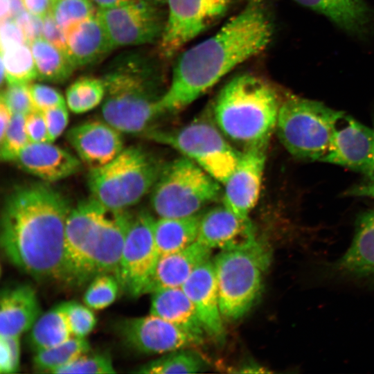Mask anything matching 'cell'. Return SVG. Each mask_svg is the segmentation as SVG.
<instances>
[{"instance_id":"cell-1","label":"cell","mask_w":374,"mask_h":374,"mask_svg":"<svg viewBox=\"0 0 374 374\" xmlns=\"http://www.w3.org/2000/svg\"><path fill=\"white\" fill-rule=\"evenodd\" d=\"M272 34L265 0H247L215 34L179 56L159 102L161 114L191 104L235 67L263 51Z\"/></svg>"},{"instance_id":"cell-2","label":"cell","mask_w":374,"mask_h":374,"mask_svg":"<svg viewBox=\"0 0 374 374\" xmlns=\"http://www.w3.org/2000/svg\"><path fill=\"white\" fill-rule=\"evenodd\" d=\"M71 209L46 183L16 187L6 197L1 217V246L8 259L35 279L62 281Z\"/></svg>"},{"instance_id":"cell-3","label":"cell","mask_w":374,"mask_h":374,"mask_svg":"<svg viewBox=\"0 0 374 374\" xmlns=\"http://www.w3.org/2000/svg\"><path fill=\"white\" fill-rule=\"evenodd\" d=\"M132 213L90 198L71 208L66 223L62 282L80 287L103 274L116 276Z\"/></svg>"},{"instance_id":"cell-4","label":"cell","mask_w":374,"mask_h":374,"mask_svg":"<svg viewBox=\"0 0 374 374\" xmlns=\"http://www.w3.org/2000/svg\"><path fill=\"white\" fill-rule=\"evenodd\" d=\"M105 95L104 121L121 132L148 130L161 115L159 74L151 57L139 50L121 52L105 66L101 76Z\"/></svg>"},{"instance_id":"cell-5","label":"cell","mask_w":374,"mask_h":374,"mask_svg":"<svg viewBox=\"0 0 374 374\" xmlns=\"http://www.w3.org/2000/svg\"><path fill=\"white\" fill-rule=\"evenodd\" d=\"M280 101L265 80L249 73L232 78L218 93L213 107L215 124L244 149L268 145L276 130Z\"/></svg>"},{"instance_id":"cell-6","label":"cell","mask_w":374,"mask_h":374,"mask_svg":"<svg viewBox=\"0 0 374 374\" xmlns=\"http://www.w3.org/2000/svg\"><path fill=\"white\" fill-rule=\"evenodd\" d=\"M164 166L141 148L123 149L109 163L91 168V197L109 209H127L152 190Z\"/></svg>"},{"instance_id":"cell-7","label":"cell","mask_w":374,"mask_h":374,"mask_svg":"<svg viewBox=\"0 0 374 374\" xmlns=\"http://www.w3.org/2000/svg\"><path fill=\"white\" fill-rule=\"evenodd\" d=\"M344 114L321 102L289 96L280 103L276 130L280 142L294 157L320 161Z\"/></svg>"},{"instance_id":"cell-8","label":"cell","mask_w":374,"mask_h":374,"mask_svg":"<svg viewBox=\"0 0 374 374\" xmlns=\"http://www.w3.org/2000/svg\"><path fill=\"white\" fill-rule=\"evenodd\" d=\"M213 261L222 317L237 320L260 294L269 253L257 241L245 248L221 251Z\"/></svg>"},{"instance_id":"cell-9","label":"cell","mask_w":374,"mask_h":374,"mask_svg":"<svg viewBox=\"0 0 374 374\" xmlns=\"http://www.w3.org/2000/svg\"><path fill=\"white\" fill-rule=\"evenodd\" d=\"M218 181L184 157L165 164L151 192L150 204L159 217L200 213L222 196Z\"/></svg>"},{"instance_id":"cell-10","label":"cell","mask_w":374,"mask_h":374,"mask_svg":"<svg viewBox=\"0 0 374 374\" xmlns=\"http://www.w3.org/2000/svg\"><path fill=\"white\" fill-rule=\"evenodd\" d=\"M146 136L181 152L222 185L235 170L241 156L217 125L206 120H197L177 130H148Z\"/></svg>"},{"instance_id":"cell-11","label":"cell","mask_w":374,"mask_h":374,"mask_svg":"<svg viewBox=\"0 0 374 374\" xmlns=\"http://www.w3.org/2000/svg\"><path fill=\"white\" fill-rule=\"evenodd\" d=\"M155 219L147 211L132 213L116 274L121 290L130 296L145 294L160 256L154 237Z\"/></svg>"},{"instance_id":"cell-12","label":"cell","mask_w":374,"mask_h":374,"mask_svg":"<svg viewBox=\"0 0 374 374\" xmlns=\"http://www.w3.org/2000/svg\"><path fill=\"white\" fill-rule=\"evenodd\" d=\"M233 0H167L168 15L159 53L174 56L185 44L221 18Z\"/></svg>"},{"instance_id":"cell-13","label":"cell","mask_w":374,"mask_h":374,"mask_svg":"<svg viewBox=\"0 0 374 374\" xmlns=\"http://www.w3.org/2000/svg\"><path fill=\"white\" fill-rule=\"evenodd\" d=\"M156 5L148 0H132L114 8H98L97 15L114 48L159 42L166 19Z\"/></svg>"},{"instance_id":"cell-14","label":"cell","mask_w":374,"mask_h":374,"mask_svg":"<svg viewBox=\"0 0 374 374\" xmlns=\"http://www.w3.org/2000/svg\"><path fill=\"white\" fill-rule=\"evenodd\" d=\"M115 329L127 347L143 354H166L197 345L184 331L152 314L122 319Z\"/></svg>"},{"instance_id":"cell-15","label":"cell","mask_w":374,"mask_h":374,"mask_svg":"<svg viewBox=\"0 0 374 374\" xmlns=\"http://www.w3.org/2000/svg\"><path fill=\"white\" fill-rule=\"evenodd\" d=\"M267 148L258 145L244 149L237 167L223 185L222 204L241 217H249L258 202Z\"/></svg>"},{"instance_id":"cell-16","label":"cell","mask_w":374,"mask_h":374,"mask_svg":"<svg viewBox=\"0 0 374 374\" xmlns=\"http://www.w3.org/2000/svg\"><path fill=\"white\" fill-rule=\"evenodd\" d=\"M373 153V128L344 114L332 135L326 154L320 161L365 174L371 165Z\"/></svg>"},{"instance_id":"cell-17","label":"cell","mask_w":374,"mask_h":374,"mask_svg":"<svg viewBox=\"0 0 374 374\" xmlns=\"http://www.w3.org/2000/svg\"><path fill=\"white\" fill-rule=\"evenodd\" d=\"M197 241L225 251L249 247L257 240L249 217H241L222 204L202 214Z\"/></svg>"},{"instance_id":"cell-18","label":"cell","mask_w":374,"mask_h":374,"mask_svg":"<svg viewBox=\"0 0 374 374\" xmlns=\"http://www.w3.org/2000/svg\"><path fill=\"white\" fill-rule=\"evenodd\" d=\"M194 305L206 335L222 343L225 339L223 317L213 261L208 259L199 265L181 287Z\"/></svg>"},{"instance_id":"cell-19","label":"cell","mask_w":374,"mask_h":374,"mask_svg":"<svg viewBox=\"0 0 374 374\" xmlns=\"http://www.w3.org/2000/svg\"><path fill=\"white\" fill-rule=\"evenodd\" d=\"M121 132L106 121H89L71 128L69 143L90 168L100 167L114 159L123 148Z\"/></svg>"},{"instance_id":"cell-20","label":"cell","mask_w":374,"mask_h":374,"mask_svg":"<svg viewBox=\"0 0 374 374\" xmlns=\"http://www.w3.org/2000/svg\"><path fill=\"white\" fill-rule=\"evenodd\" d=\"M26 172L47 182H53L77 172L80 161L51 142L28 143L15 161Z\"/></svg>"},{"instance_id":"cell-21","label":"cell","mask_w":374,"mask_h":374,"mask_svg":"<svg viewBox=\"0 0 374 374\" xmlns=\"http://www.w3.org/2000/svg\"><path fill=\"white\" fill-rule=\"evenodd\" d=\"M360 40L374 35V9L365 0H294Z\"/></svg>"},{"instance_id":"cell-22","label":"cell","mask_w":374,"mask_h":374,"mask_svg":"<svg viewBox=\"0 0 374 374\" xmlns=\"http://www.w3.org/2000/svg\"><path fill=\"white\" fill-rule=\"evenodd\" d=\"M64 33L66 53L75 69L100 62L115 48L97 13Z\"/></svg>"},{"instance_id":"cell-23","label":"cell","mask_w":374,"mask_h":374,"mask_svg":"<svg viewBox=\"0 0 374 374\" xmlns=\"http://www.w3.org/2000/svg\"><path fill=\"white\" fill-rule=\"evenodd\" d=\"M35 290L28 285L5 288L0 299V336L20 337L41 315Z\"/></svg>"},{"instance_id":"cell-24","label":"cell","mask_w":374,"mask_h":374,"mask_svg":"<svg viewBox=\"0 0 374 374\" xmlns=\"http://www.w3.org/2000/svg\"><path fill=\"white\" fill-rule=\"evenodd\" d=\"M211 251L196 240L184 249L160 256L145 294L181 287L199 265L211 259Z\"/></svg>"},{"instance_id":"cell-25","label":"cell","mask_w":374,"mask_h":374,"mask_svg":"<svg viewBox=\"0 0 374 374\" xmlns=\"http://www.w3.org/2000/svg\"><path fill=\"white\" fill-rule=\"evenodd\" d=\"M150 314L178 327L191 337L197 345L203 342L206 335L194 305L181 287L153 292Z\"/></svg>"},{"instance_id":"cell-26","label":"cell","mask_w":374,"mask_h":374,"mask_svg":"<svg viewBox=\"0 0 374 374\" xmlns=\"http://www.w3.org/2000/svg\"><path fill=\"white\" fill-rule=\"evenodd\" d=\"M337 266L342 271L355 276L374 274V211L359 219L350 247Z\"/></svg>"},{"instance_id":"cell-27","label":"cell","mask_w":374,"mask_h":374,"mask_svg":"<svg viewBox=\"0 0 374 374\" xmlns=\"http://www.w3.org/2000/svg\"><path fill=\"white\" fill-rule=\"evenodd\" d=\"M202 214L179 217H159L154 237L160 256L184 249L197 239Z\"/></svg>"},{"instance_id":"cell-28","label":"cell","mask_w":374,"mask_h":374,"mask_svg":"<svg viewBox=\"0 0 374 374\" xmlns=\"http://www.w3.org/2000/svg\"><path fill=\"white\" fill-rule=\"evenodd\" d=\"M73 337L66 314L59 304L40 315L29 330L27 341L29 348L35 353L60 344Z\"/></svg>"},{"instance_id":"cell-29","label":"cell","mask_w":374,"mask_h":374,"mask_svg":"<svg viewBox=\"0 0 374 374\" xmlns=\"http://www.w3.org/2000/svg\"><path fill=\"white\" fill-rule=\"evenodd\" d=\"M36 66L37 79L59 83L66 80L75 67L62 51L44 37L30 44Z\"/></svg>"},{"instance_id":"cell-30","label":"cell","mask_w":374,"mask_h":374,"mask_svg":"<svg viewBox=\"0 0 374 374\" xmlns=\"http://www.w3.org/2000/svg\"><path fill=\"white\" fill-rule=\"evenodd\" d=\"M1 65L7 84H29L37 79L34 57L29 44L24 43L1 49Z\"/></svg>"},{"instance_id":"cell-31","label":"cell","mask_w":374,"mask_h":374,"mask_svg":"<svg viewBox=\"0 0 374 374\" xmlns=\"http://www.w3.org/2000/svg\"><path fill=\"white\" fill-rule=\"evenodd\" d=\"M89 350L90 346L85 338L73 337L55 346L35 353L33 368L38 372L53 373Z\"/></svg>"},{"instance_id":"cell-32","label":"cell","mask_w":374,"mask_h":374,"mask_svg":"<svg viewBox=\"0 0 374 374\" xmlns=\"http://www.w3.org/2000/svg\"><path fill=\"white\" fill-rule=\"evenodd\" d=\"M105 95V87L101 78L84 76L67 88L66 103L71 112L82 114L97 107L103 101Z\"/></svg>"},{"instance_id":"cell-33","label":"cell","mask_w":374,"mask_h":374,"mask_svg":"<svg viewBox=\"0 0 374 374\" xmlns=\"http://www.w3.org/2000/svg\"><path fill=\"white\" fill-rule=\"evenodd\" d=\"M204 368L202 358L185 349L172 351L141 366L136 373L146 374L195 373Z\"/></svg>"},{"instance_id":"cell-34","label":"cell","mask_w":374,"mask_h":374,"mask_svg":"<svg viewBox=\"0 0 374 374\" xmlns=\"http://www.w3.org/2000/svg\"><path fill=\"white\" fill-rule=\"evenodd\" d=\"M120 290L114 274L98 275L89 282L84 294V303L93 310L104 309L114 302Z\"/></svg>"},{"instance_id":"cell-35","label":"cell","mask_w":374,"mask_h":374,"mask_svg":"<svg viewBox=\"0 0 374 374\" xmlns=\"http://www.w3.org/2000/svg\"><path fill=\"white\" fill-rule=\"evenodd\" d=\"M98 9L91 0H56L51 15L65 31L67 28L96 15Z\"/></svg>"},{"instance_id":"cell-36","label":"cell","mask_w":374,"mask_h":374,"mask_svg":"<svg viewBox=\"0 0 374 374\" xmlns=\"http://www.w3.org/2000/svg\"><path fill=\"white\" fill-rule=\"evenodd\" d=\"M30 143L25 127V115L13 114L12 119L0 136V157L5 161H14L20 152Z\"/></svg>"},{"instance_id":"cell-37","label":"cell","mask_w":374,"mask_h":374,"mask_svg":"<svg viewBox=\"0 0 374 374\" xmlns=\"http://www.w3.org/2000/svg\"><path fill=\"white\" fill-rule=\"evenodd\" d=\"M87 352L69 364L57 369L53 373H115L111 357L105 353Z\"/></svg>"},{"instance_id":"cell-38","label":"cell","mask_w":374,"mask_h":374,"mask_svg":"<svg viewBox=\"0 0 374 374\" xmlns=\"http://www.w3.org/2000/svg\"><path fill=\"white\" fill-rule=\"evenodd\" d=\"M73 337L85 338L94 328L96 318L87 305L75 301L60 303Z\"/></svg>"},{"instance_id":"cell-39","label":"cell","mask_w":374,"mask_h":374,"mask_svg":"<svg viewBox=\"0 0 374 374\" xmlns=\"http://www.w3.org/2000/svg\"><path fill=\"white\" fill-rule=\"evenodd\" d=\"M1 99L5 102L12 114L26 115L34 109L28 84H7L1 92Z\"/></svg>"},{"instance_id":"cell-40","label":"cell","mask_w":374,"mask_h":374,"mask_svg":"<svg viewBox=\"0 0 374 374\" xmlns=\"http://www.w3.org/2000/svg\"><path fill=\"white\" fill-rule=\"evenodd\" d=\"M20 337L0 336V373H15L20 364Z\"/></svg>"},{"instance_id":"cell-41","label":"cell","mask_w":374,"mask_h":374,"mask_svg":"<svg viewBox=\"0 0 374 374\" xmlns=\"http://www.w3.org/2000/svg\"><path fill=\"white\" fill-rule=\"evenodd\" d=\"M28 89L35 109L43 112L66 103L62 95L51 87L39 83H30Z\"/></svg>"},{"instance_id":"cell-42","label":"cell","mask_w":374,"mask_h":374,"mask_svg":"<svg viewBox=\"0 0 374 374\" xmlns=\"http://www.w3.org/2000/svg\"><path fill=\"white\" fill-rule=\"evenodd\" d=\"M68 108L66 103L43 111L51 143L62 134L67 126L69 122Z\"/></svg>"},{"instance_id":"cell-43","label":"cell","mask_w":374,"mask_h":374,"mask_svg":"<svg viewBox=\"0 0 374 374\" xmlns=\"http://www.w3.org/2000/svg\"><path fill=\"white\" fill-rule=\"evenodd\" d=\"M25 127L30 143L51 142L43 112L34 109L26 114Z\"/></svg>"},{"instance_id":"cell-44","label":"cell","mask_w":374,"mask_h":374,"mask_svg":"<svg viewBox=\"0 0 374 374\" xmlns=\"http://www.w3.org/2000/svg\"><path fill=\"white\" fill-rule=\"evenodd\" d=\"M21 28L26 42L30 44L35 39L42 37V19L24 10L15 19Z\"/></svg>"},{"instance_id":"cell-45","label":"cell","mask_w":374,"mask_h":374,"mask_svg":"<svg viewBox=\"0 0 374 374\" xmlns=\"http://www.w3.org/2000/svg\"><path fill=\"white\" fill-rule=\"evenodd\" d=\"M42 21V37L66 53L64 30L58 25L51 13L44 17Z\"/></svg>"},{"instance_id":"cell-46","label":"cell","mask_w":374,"mask_h":374,"mask_svg":"<svg viewBox=\"0 0 374 374\" xmlns=\"http://www.w3.org/2000/svg\"><path fill=\"white\" fill-rule=\"evenodd\" d=\"M1 49L12 45L27 43L23 33L13 19L1 21Z\"/></svg>"},{"instance_id":"cell-47","label":"cell","mask_w":374,"mask_h":374,"mask_svg":"<svg viewBox=\"0 0 374 374\" xmlns=\"http://www.w3.org/2000/svg\"><path fill=\"white\" fill-rule=\"evenodd\" d=\"M24 8L30 14L43 19L51 13L53 0H21Z\"/></svg>"},{"instance_id":"cell-48","label":"cell","mask_w":374,"mask_h":374,"mask_svg":"<svg viewBox=\"0 0 374 374\" xmlns=\"http://www.w3.org/2000/svg\"><path fill=\"white\" fill-rule=\"evenodd\" d=\"M347 196L367 197L374 199V181H368L348 188L344 193Z\"/></svg>"},{"instance_id":"cell-49","label":"cell","mask_w":374,"mask_h":374,"mask_svg":"<svg viewBox=\"0 0 374 374\" xmlns=\"http://www.w3.org/2000/svg\"><path fill=\"white\" fill-rule=\"evenodd\" d=\"M13 114L11 112L7 105L3 100H0V136L2 135L7 129Z\"/></svg>"},{"instance_id":"cell-50","label":"cell","mask_w":374,"mask_h":374,"mask_svg":"<svg viewBox=\"0 0 374 374\" xmlns=\"http://www.w3.org/2000/svg\"><path fill=\"white\" fill-rule=\"evenodd\" d=\"M98 9H106L127 3L132 0H91Z\"/></svg>"},{"instance_id":"cell-51","label":"cell","mask_w":374,"mask_h":374,"mask_svg":"<svg viewBox=\"0 0 374 374\" xmlns=\"http://www.w3.org/2000/svg\"><path fill=\"white\" fill-rule=\"evenodd\" d=\"M0 1H1V12H0L1 21L12 19L11 0H0Z\"/></svg>"},{"instance_id":"cell-52","label":"cell","mask_w":374,"mask_h":374,"mask_svg":"<svg viewBox=\"0 0 374 374\" xmlns=\"http://www.w3.org/2000/svg\"><path fill=\"white\" fill-rule=\"evenodd\" d=\"M373 128L374 130V123ZM364 175L368 179V181H374V153L371 165Z\"/></svg>"},{"instance_id":"cell-53","label":"cell","mask_w":374,"mask_h":374,"mask_svg":"<svg viewBox=\"0 0 374 374\" xmlns=\"http://www.w3.org/2000/svg\"><path fill=\"white\" fill-rule=\"evenodd\" d=\"M148 1L154 4H160V3L161 4V3H166L167 1V0H148Z\"/></svg>"},{"instance_id":"cell-54","label":"cell","mask_w":374,"mask_h":374,"mask_svg":"<svg viewBox=\"0 0 374 374\" xmlns=\"http://www.w3.org/2000/svg\"><path fill=\"white\" fill-rule=\"evenodd\" d=\"M56 1V0H53V1Z\"/></svg>"}]
</instances>
